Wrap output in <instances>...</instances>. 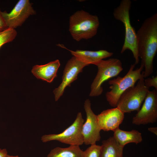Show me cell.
<instances>
[{"instance_id": "obj_16", "label": "cell", "mask_w": 157, "mask_h": 157, "mask_svg": "<svg viewBox=\"0 0 157 157\" xmlns=\"http://www.w3.org/2000/svg\"><path fill=\"white\" fill-rule=\"evenodd\" d=\"M113 131V137L118 143L123 147L130 143H134L137 144L142 141L141 133L137 130H133L130 131H126L118 128Z\"/></svg>"}, {"instance_id": "obj_6", "label": "cell", "mask_w": 157, "mask_h": 157, "mask_svg": "<svg viewBox=\"0 0 157 157\" xmlns=\"http://www.w3.org/2000/svg\"><path fill=\"white\" fill-rule=\"evenodd\" d=\"M144 79L138 80L136 85L126 90L120 97L116 107L124 113L140 110L149 91L145 85Z\"/></svg>"}, {"instance_id": "obj_5", "label": "cell", "mask_w": 157, "mask_h": 157, "mask_svg": "<svg viewBox=\"0 0 157 157\" xmlns=\"http://www.w3.org/2000/svg\"><path fill=\"white\" fill-rule=\"evenodd\" d=\"M95 65L98 71L91 86L89 96L92 97L101 94L103 92V83L117 76L123 69L121 61L116 58L102 60Z\"/></svg>"}, {"instance_id": "obj_8", "label": "cell", "mask_w": 157, "mask_h": 157, "mask_svg": "<svg viewBox=\"0 0 157 157\" xmlns=\"http://www.w3.org/2000/svg\"><path fill=\"white\" fill-rule=\"evenodd\" d=\"M32 4L29 0H19L10 13L1 11L8 28L15 29L21 26L29 16L35 15Z\"/></svg>"}, {"instance_id": "obj_12", "label": "cell", "mask_w": 157, "mask_h": 157, "mask_svg": "<svg viewBox=\"0 0 157 157\" xmlns=\"http://www.w3.org/2000/svg\"><path fill=\"white\" fill-rule=\"evenodd\" d=\"M124 116V113L117 107L104 110L97 115L100 127L104 131H114L119 128Z\"/></svg>"}, {"instance_id": "obj_20", "label": "cell", "mask_w": 157, "mask_h": 157, "mask_svg": "<svg viewBox=\"0 0 157 157\" xmlns=\"http://www.w3.org/2000/svg\"><path fill=\"white\" fill-rule=\"evenodd\" d=\"M145 85L149 88L150 87H153L155 89L157 90V76L149 78L144 80Z\"/></svg>"}, {"instance_id": "obj_14", "label": "cell", "mask_w": 157, "mask_h": 157, "mask_svg": "<svg viewBox=\"0 0 157 157\" xmlns=\"http://www.w3.org/2000/svg\"><path fill=\"white\" fill-rule=\"evenodd\" d=\"M60 65L59 60H56L45 65H35L33 67L31 72L37 79L50 83L57 76Z\"/></svg>"}, {"instance_id": "obj_4", "label": "cell", "mask_w": 157, "mask_h": 157, "mask_svg": "<svg viewBox=\"0 0 157 157\" xmlns=\"http://www.w3.org/2000/svg\"><path fill=\"white\" fill-rule=\"evenodd\" d=\"M131 4L130 0L121 1L119 5L114 9L113 14L114 18L122 22L125 28L124 41L121 53H123L127 50L131 51L136 65L138 63L139 58L137 47L136 33L130 22L129 11Z\"/></svg>"}, {"instance_id": "obj_18", "label": "cell", "mask_w": 157, "mask_h": 157, "mask_svg": "<svg viewBox=\"0 0 157 157\" xmlns=\"http://www.w3.org/2000/svg\"><path fill=\"white\" fill-rule=\"evenodd\" d=\"M17 32L15 29L8 28L0 32V48L4 44L13 41L16 37Z\"/></svg>"}, {"instance_id": "obj_21", "label": "cell", "mask_w": 157, "mask_h": 157, "mask_svg": "<svg viewBox=\"0 0 157 157\" xmlns=\"http://www.w3.org/2000/svg\"><path fill=\"white\" fill-rule=\"evenodd\" d=\"M0 8V32L8 28L6 24L2 15Z\"/></svg>"}, {"instance_id": "obj_15", "label": "cell", "mask_w": 157, "mask_h": 157, "mask_svg": "<svg viewBox=\"0 0 157 157\" xmlns=\"http://www.w3.org/2000/svg\"><path fill=\"white\" fill-rule=\"evenodd\" d=\"M102 143L99 157H123L124 147L121 146L113 136L103 140Z\"/></svg>"}, {"instance_id": "obj_19", "label": "cell", "mask_w": 157, "mask_h": 157, "mask_svg": "<svg viewBox=\"0 0 157 157\" xmlns=\"http://www.w3.org/2000/svg\"><path fill=\"white\" fill-rule=\"evenodd\" d=\"M101 146L96 144L91 145L84 151L83 157H99Z\"/></svg>"}, {"instance_id": "obj_11", "label": "cell", "mask_w": 157, "mask_h": 157, "mask_svg": "<svg viewBox=\"0 0 157 157\" xmlns=\"http://www.w3.org/2000/svg\"><path fill=\"white\" fill-rule=\"evenodd\" d=\"M88 65L73 56L69 60L65 67L62 77V81L59 86L53 91L56 101L63 95L66 88L70 86L71 83L76 80L83 68Z\"/></svg>"}, {"instance_id": "obj_23", "label": "cell", "mask_w": 157, "mask_h": 157, "mask_svg": "<svg viewBox=\"0 0 157 157\" xmlns=\"http://www.w3.org/2000/svg\"><path fill=\"white\" fill-rule=\"evenodd\" d=\"M148 130L151 132L154 133L156 135H157V127H152L148 128Z\"/></svg>"}, {"instance_id": "obj_24", "label": "cell", "mask_w": 157, "mask_h": 157, "mask_svg": "<svg viewBox=\"0 0 157 157\" xmlns=\"http://www.w3.org/2000/svg\"><path fill=\"white\" fill-rule=\"evenodd\" d=\"M8 157H19L18 156H10L9 155H8Z\"/></svg>"}, {"instance_id": "obj_22", "label": "cell", "mask_w": 157, "mask_h": 157, "mask_svg": "<svg viewBox=\"0 0 157 157\" xmlns=\"http://www.w3.org/2000/svg\"><path fill=\"white\" fill-rule=\"evenodd\" d=\"M8 155L6 149L0 148V157H8Z\"/></svg>"}, {"instance_id": "obj_3", "label": "cell", "mask_w": 157, "mask_h": 157, "mask_svg": "<svg viewBox=\"0 0 157 157\" xmlns=\"http://www.w3.org/2000/svg\"><path fill=\"white\" fill-rule=\"evenodd\" d=\"M135 65L134 63L131 65L129 70L124 77L118 76L109 81L110 90L107 92L106 96L107 101L111 106L116 107L122 94L129 88L135 85L137 81L144 78L142 71L143 65H141L140 67L134 70Z\"/></svg>"}, {"instance_id": "obj_7", "label": "cell", "mask_w": 157, "mask_h": 157, "mask_svg": "<svg viewBox=\"0 0 157 157\" xmlns=\"http://www.w3.org/2000/svg\"><path fill=\"white\" fill-rule=\"evenodd\" d=\"M84 122L81 112L78 113L73 123L62 132L44 135L41 137L43 142L56 140L70 145L80 146L84 144L82 127Z\"/></svg>"}, {"instance_id": "obj_10", "label": "cell", "mask_w": 157, "mask_h": 157, "mask_svg": "<svg viewBox=\"0 0 157 157\" xmlns=\"http://www.w3.org/2000/svg\"><path fill=\"white\" fill-rule=\"evenodd\" d=\"M141 109L133 117L132 123L136 125L154 123L157 120V90L149 91Z\"/></svg>"}, {"instance_id": "obj_17", "label": "cell", "mask_w": 157, "mask_h": 157, "mask_svg": "<svg viewBox=\"0 0 157 157\" xmlns=\"http://www.w3.org/2000/svg\"><path fill=\"white\" fill-rule=\"evenodd\" d=\"M84 151L79 146L70 145L67 147H57L52 149L47 157H83Z\"/></svg>"}, {"instance_id": "obj_1", "label": "cell", "mask_w": 157, "mask_h": 157, "mask_svg": "<svg viewBox=\"0 0 157 157\" xmlns=\"http://www.w3.org/2000/svg\"><path fill=\"white\" fill-rule=\"evenodd\" d=\"M137 44L141 65L145 69L144 77L154 72L153 60L157 51V13L145 19L136 33Z\"/></svg>"}, {"instance_id": "obj_13", "label": "cell", "mask_w": 157, "mask_h": 157, "mask_svg": "<svg viewBox=\"0 0 157 157\" xmlns=\"http://www.w3.org/2000/svg\"><path fill=\"white\" fill-rule=\"evenodd\" d=\"M57 46L67 50L73 56L88 65H95L101 60L110 57L113 54L112 52L105 50L97 51L77 50L73 51L68 49L62 44H58Z\"/></svg>"}, {"instance_id": "obj_9", "label": "cell", "mask_w": 157, "mask_h": 157, "mask_svg": "<svg viewBox=\"0 0 157 157\" xmlns=\"http://www.w3.org/2000/svg\"><path fill=\"white\" fill-rule=\"evenodd\" d=\"M84 107L86 115V121L82 127L84 143L86 145L96 144L101 138L100 132L101 130L99 124L97 115L92 110L89 99L85 100Z\"/></svg>"}, {"instance_id": "obj_2", "label": "cell", "mask_w": 157, "mask_h": 157, "mask_svg": "<svg viewBox=\"0 0 157 157\" xmlns=\"http://www.w3.org/2000/svg\"><path fill=\"white\" fill-rule=\"evenodd\" d=\"M99 25V19L97 15L81 10L76 11L70 17L69 29L73 39L79 42L95 36Z\"/></svg>"}]
</instances>
